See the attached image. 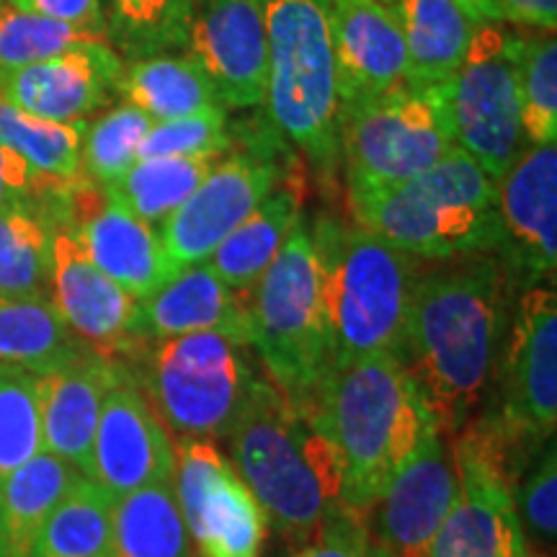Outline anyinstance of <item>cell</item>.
<instances>
[{"label":"cell","mask_w":557,"mask_h":557,"mask_svg":"<svg viewBox=\"0 0 557 557\" xmlns=\"http://www.w3.org/2000/svg\"><path fill=\"white\" fill-rule=\"evenodd\" d=\"M248 348L214 331L186 333L152 341L129 369L165 431L218 442L230 436L261 377Z\"/></svg>","instance_id":"8"},{"label":"cell","mask_w":557,"mask_h":557,"mask_svg":"<svg viewBox=\"0 0 557 557\" xmlns=\"http://www.w3.org/2000/svg\"><path fill=\"white\" fill-rule=\"evenodd\" d=\"M451 148L449 81L403 78L372 101L341 114L348 199L395 189L431 169Z\"/></svg>","instance_id":"9"},{"label":"cell","mask_w":557,"mask_h":557,"mask_svg":"<svg viewBox=\"0 0 557 557\" xmlns=\"http://www.w3.org/2000/svg\"><path fill=\"white\" fill-rule=\"evenodd\" d=\"M527 557H555V555H545V553H534V549H529Z\"/></svg>","instance_id":"47"},{"label":"cell","mask_w":557,"mask_h":557,"mask_svg":"<svg viewBox=\"0 0 557 557\" xmlns=\"http://www.w3.org/2000/svg\"><path fill=\"white\" fill-rule=\"evenodd\" d=\"M88 478L114 500L148 485L173 483V442L129 364L103 398Z\"/></svg>","instance_id":"19"},{"label":"cell","mask_w":557,"mask_h":557,"mask_svg":"<svg viewBox=\"0 0 557 557\" xmlns=\"http://www.w3.org/2000/svg\"><path fill=\"white\" fill-rule=\"evenodd\" d=\"M233 148L225 107H212L197 114L169 122H152L139 145L137 160L148 158H222Z\"/></svg>","instance_id":"40"},{"label":"cell","mask_w":557,"mask_h":557,"mask_svg":"<svg viewBox=\"0 0 557 557\" xmlns=\"http://www.w3.org/2000/svg\"><path fill=\"white\" fill-rule=\"evenodd\" d=\"M67 189L73 186H58L41 178L24 158L0 145V209L21 197H47V194H62Z\"/></svg>","instance_id":"44"},{"label":"cell","mask_w":557,"mask_h":557,"mask_svg":"<svg viewBox=\"0 0 557 557\" xmlns=\"http://www.w3.org/2000/svg\"><path fill=\"white\" fill-rule=\"evenodd\" d=\"M380 3H387L389 5V3H395V0H380Z\"/></svg>","instance_id":"48"},{"label":"cell","mask_w":557,"mask_h":557,"mask_svg":"<svg viewBox=\"0 0 557 557\" xmlns=\"http://www.w3.org/2000/svg\"><path fill=\"white\" fill-rule=\"evenodd\" d=\"M341 114L372 101L408 75L398 18L380 0H331Z\"/></svg>","instance_id":"21"},{"label":"cell","mask_w":557,"mask_h":557,"mask_svg":"<svg viewBox=\"0 0 557 557\" xmlns=\"http://www.w3.org/2000/svg\"><path fill=\"white\" fill-rule=\"evenodd\" d=\"M184 52L218 90L222 107H261L269 78L263 0H194Z\"/></svg>","instance_id":"18"},{"label":"cell","mask_w":557,"mask_h":557,"mask_svg":"<svg viewBox=\"0 0 557 557\" xmlns=\"http://www.w3.org/2000/svg\"><path fill=\"white\" fill-rule=\"evenodd\" d=\"M504 240L496 256L517 289L555 284L557 269V143L521 148L496 181Z\"/></svg>","instance_id":"17"},{"label":"cell","mask_w":557,"mask_h":557,"mask_svg":"<svg viewBox=\"0 0 557 557\" xmlns=\"http://www.w3.org/2000/svg\"><path fill=\"white\" fill-rule=\"evenodd\" d=\"M107 41L129 60L184 50L194 0H107Z\"/></svg>","instance_id":"35"},{"label":"cell","mask_w":557,"mask_h":557,"mask_svg":"<svg viewBox=\"0 0 557 557\" xmlns=\"http://www.w3.org/2000/svg\"><path fill=\"white\" fill-rule=\"evenodd\" d=\"M218 160L220 158L137 160L124 176L101 189L135 218L150 222V225H163L197 191V186Z\"/></svg>","instance_id":"33"},{"label":"cell","mask_w":557,"mask_h":557,"mask_svg":"<svg viewBox=\"0 0 557 557\" xmlns=\"http://www.w3.org/2000/svg\"><path fill=\"white\" fill-rule=\"evenodd\" d=\"M354 222L413 259L493 253L504 240L498 186L462 148L395 189L348 199Z\"/></svg>","instance_id":"4"},{"label":"cell","mask_w":557,"mask_h":557,"mask_svg":"<svg viewBox=\"0 0 557 557\" xmlns=\"http://www.w3.org/2000/svg\"><path fill=\"white\" fill-rule=\"evenodd\" d=\"M50 299L65 325L96 354L135 361L145 341L139 336V299L109 278L52 214Z\"/></svg>","instance_id":"14"},{"label":"cell","mask_w":557,"mask_h":557,"mask_svg":"<svg viewBox=\"0 0 557 557\" xmlns=\"http://www.w3.org/2000/svg\"><path fill=\"white\" fill-rule=\"evenodd\" d=\"M455 470L457 496L429 557H527L529 547L513 508V485L470 459L455 457Z\"/></svg>","instance_id":"23"},{"label":"cell","mask_w":557,"mask_h":557,"mask_svg":"<svg viewBox=\"0 0 557 557\" xmlns=\"http://www.w3.org/2000/svg\"><path fill=\"white\" fill-rule=\"evenodd\" d=\"M263 16L269 120L320 173H333L341 160V101L331 0H263Z\"/></svg>","instance_id":"6"},{"label":"cell","mask_w":557,"mask_h":557,"mask_svg":"<svg viewBox=\"0 0 557 557\" xmlns=\"http://www.w3.org/2000/svg\"><path fill=\"white\" fill-rule=\"evenodd\" d=\"M312 403L338 451L344 506L359 517L438 429L398 357L333 364Z\"/></svg>","instance_id":"3"},{"label":"cell","mask_w":557,"mask_h":557,"mask_svg":"<svg viewBox=\"0 0 557 557\" xmlns=\"http://www.w3.org/2000/svg\"><path fill=\"white\" fill-rule=\"evenodd\" d=\"M521 37L498 21H483L472 32L462 65L449 78V116L455 145L491 178H500L521 143L519 101Z\"/></svg>","instance_id":"10"},{"label":"cell","mask_w":557,"mask_h":557,"mask_svg":"<svg viewBox=\"0 0 557 557\" xmlns=\"http://www.w3.org/2000/svg\"><path fill=\"white\" fill-rule=\"evenodd\" d=\"M513 289L504 261L487 253L416 274L400 361L444 436L470 421L496 374Z\"/></svg>","instance_id":"1"},{"label":"cell","mask_w":557,"mask_h":557,"mask_svg":"<svg viewBox=\"0 0 557 557\" xmlns=\"http://www.w3.org/2000/svg\"><path fill=\"white\" fill-rule=\"evenodd\" d=\"M152 127L150 116L135 107L109 109L90 127L81 145V171L96 186H109L137 163L139 145Z\"/></svg>","instance_id":"36"},{"label":"cell","mask_w":557,"mask_h":557,"mask_svg":"<svg viewBox=\"0 0 557 557\" xmlns=\"http://www.w3.org/2000/svg\"><path fill=\"white\" fill-rule=\"evenodd\" d=\"M116 94L152 122H169L197 111L222 107L218 90L189 58L156 54L122 65Z\"/></svg>","instance_id":"28"},{"label":"cell","mask_w":557,"mask_h":557,"mask_svg":"<svg viewBox=\"0 0 557 557\" xmlns=\"http://www.w3.org/2000/svg\"><path fill=\"white\" fill-rule=\"evenodd\" d=\"M457 3L462 5L465 13H468L475 24H483V21H498L496 0H457Z\"/></svg>","instance_id":"46"},{"label":"cell","mask_w":557,"mask_h":557,"mask_svg":"<svg viewBox=\"0 0 557 557\" xmlns=\"http://www.w3.org/2000/svg\"><path fill=\"white\" fill-rule=\"evenodd\" d=\"M513 508L527 547L534 553L555 555L557 542V455L555 438L540 451L513 487Z\"/></svg>","instance_id":"41"},{"label":"cell","mask_w":557,"mask_h":557,"mask_svg":"<svg viewBox=\"0 0 557 557\" xmlns=\"http://www.w3.org/2000/svg\"><path fill=\"white\" fill-rule=\"evenodd\" d=\"M86 41L103 39L37 13L18 11L11 3H0V73L50 60Z\"/></svg>","instance_id":"39"},{"label":"cell","mask_w":557,"mask_h":557,"mask_svg":"<svg viewBox=\"0 0 557 557\" xmlns=\"http://www.w3.org/2000/svg\"><path fill=\"white\" fill-rule=\"evenodd\" d=\"M498 21L555 34L557 0H496Z\"/></svg>","instance_id":"45"},{"label":"cell","mask_w":557,"mask_h":557,"mask_svg":"<svg viewBox=\"0 0 557 557\" xmlns=\"http://www.w3.org/2000/svg\"><path fill=\"white\" fill-rule=\"evenodd\" d=\"M173 493L201 555H259L267 513L214 442L178 438L173 444Z\"/></svg>","instance_id":"11"},{"label":"cell","mask_w":557,"mask_h":557,"mask_svg":"<svg viewBox=\"0 0 557 557\" xmlns=\"http://www.w3.org/2000/svg\"><path fill=\"white\" fill-rule=\"evenodd\" d=\"M0 3H5V0H0Z\"/></svg>","instance_id":"49"},{"label":"cell","mask_w":557,"mask_h":557,"mask_svg":"<svg viewBox=\"0 0 557 557\" xmlns=\"http://www.w3.org/2000/svg\"><path fill=\"white\" fill-rule=\"evenodd\" d=\"M227 442L235 472L289 540L310 542L344 508L341 459L315 403L292 400L267 374L256 380Z\"/></svg>","instance_id":"2"},{"label":"cell","mask_w":557,"mask_h":557,"mask_svg":"<svg viewBox=\"0 0 557 557\" xmlns=\"http://www.w3.org/2000/svg\"><path fill=\"white\" fill-rule=\"evenodd\" d=\"M278 176L276 160L259 150H238L218 160L197 191L160 225V243L176 271L205 263L276 189Z\"/></svg>","instance_id":"13"},{"label":"cell","mask_w":557,"mask_h":557,"mask_svg":"<svg viewBox=\"0 0 557 557\" xmlns=\"http://www.w3.org/2000/svg\"><path fill=\"white\" fill-rule=\"evenodd\" d=\"M408 52V81L444 83L457 73L468 52L475 21L457 0H395Z\"/></svg>","instance_id":"26"},{"label":"cell","mask_w":557,"mask_h":557,"mask_svg":"<svg viewBox=\"0 0 557 557\" xmlns=\"http://www.w3.org/2000/svg\"><path fill=\"white\" fill-rule=\"evenodd\" d=\"M250 292V348L267 377L292 400H315L336 359L315 248L302 220Z\"/></svg>","instance_id":"7"},{"label":"cell","mask_w":557,"mask_h":557,"mask_svg":"<svg viewBox=\"0 0 557 557\" xmlns=\"http://www.w3.org/2000/svg\"><path fill=\"white\" fill-rule=\"evenodd\" d=\"M521 135L532 145L557 143V41L555 34L521 37Z\"/></svg>","instance_id":"37"},{"label":"cell","mask_w":557,"mask_h":557,"mask_svg":"<svg viewBox=\"0 0 557 557\" xmlns=\"http://www.w3.org/2000/svg\"><path fill=\"white\" fill-rule=\"evenodd\" d=\"M34 557H116L114 498L81 478L47 517Z\"/></svg>","instance_id":"32"},{"label":"cell","mask_w":557,"mask_h":557,"mask_svg":"<svg viewBox=\"0 0 557 557\" xmlns=\"http://www.w3.org/2000/svg\"><path fill=\"white\" fill-rule=\"evenodd\" d=\"M297 557H374L359 513L338 508L320 524Z\"/></svg>","instance_id":"42"},{"label":"cell","mask_w":557,"mask_h":557,"mask_svg":"<svg viewBox=\"0 0 557 557\" xmlns=\"http://www.w3.org/2000/svg\"><path fill=\"white\" fill-rule=\"evenodd\" d=\"M248 295H240L209 263H194L173 274L163 287L139 299V336L145 344L214 331L250 346Z\"/></svg>","instance_id":"24"},{"label":"cell","mask_w":557,"mask_h":557,"mask_svg":"<svg viewBox=\"0 0 557 557\" xmlns=\"http://www.w3.org/2000/svg\"><path fill=\"white\" fill-rule=\"evenodd\" d=\"M124 367H127V361L101 357L86 346L65 364L37 374L45 451L65 459L86 478L103 398L120 380Z\"/></svg>","instance_id":"22"},{"label":"cell","mask_w":557,"mask_h":557,"mask_svg":"<svg viewBox=\"0 0 557 557\" xmlns=\"http://www.w3.org/2000/svg\"><path fill=\"white\" fill-rule=\"evenodd\" d=\"M457 496L449 436L431 431L387 491L361 513L374 557H429Z\"/></svg>","instance_id":"15"},{"label":"cell","mask_w":557,"mask_h":557,"mask_svg":"<svg viewBox=\"0 0 557 557\" xmlns=\"http://www.w3.org/2000/svg\"><path fill=\"white\" fill-rule=\"evenodd\" d=\"M88 122H52L0 99V145L16 152L41 178L58 186L83 181L81 145Z\"/></svg>","instance_id":"34"},{"label":"cell","mask_w":557,"mask_h":557,"mask_svg":"<svg viewBox=\"0 0 557 557\" xmlns=\"http://www.w3.org/2000/svg\"><path fill=\"white\" fill-rule=\"evenodd\" d=\"M83 348L47 295L0 297V364L45 374Z\"/></svg>","instance_id":"30"},{"label":"cell","mask_w":557,"mask_h":557,"mask_svg":"<svg viewBox=\"0 0 557 557\" xmlns=\"http://www.w3.org/2000/svg\"><path fill=\"white\" fill-rule=\"evenodd\" d=\"M81 478L65 459L39 451L0 480V557H34L47 517Z\"/></svg>","instance_id":"25"},{"label":"cell","mask_w":557,"mask_h":557,"mask_svg":"<svg viewBox=\"0 0 557 557\" xmlns=\"http://www.w3.org/2000/svg\"><path fill=\"white\" fill-rule=\"evenodd\" d=\"M333 338V364L403 357L413 256L369 230L320 218L310 230Z\"/></svg>","instance_id":"5"},{"label":"cell","mask_w":557,"mask_h":557,"mask_svg":"<svg viewBox=\"0 0 557 557\" xmlns=\"http://www.w3.org/2000/svg\"><path fill=\"white\" fill-rule=\"evenodd\" d=\"M52 214L70 227L83 253L132 297L145 299L176 274L158 230L88 178L62 194Z\"/></svg>","instance_id":"16"},{"label":"cell","mask_w":557,"mask_h":557,"mask_svg":"<svg viewBox=\"0 0 557 557\" xmlns=\"http://www.w3.org/2000/svg\"><path fill=\"white\" fill-rule=\"evenodd\" d=\"M13 9L60 21L107 41V18L101 0H11Z\"/></svg>","instance_id":"43"},{"label":"cell","mask_w":557,"mask_h":557,"mask_svg":"<svg viewBox=\"0 0 557 557\" xmlns=\"http://www.w3.org/2000/svg\"><path fill=\"white\" fill-rule=\"evenodd\" d=\"M122 60L107 41H86L34 65L0 73V99L52 122H86L109 101Z\"/></svg>","instance_id":"20"},{"label":"cell","mask_w":557,"mask_h":557,"mask_svg":"<svg viewBox=\"0 0 557 557\" xmlns=\"http://www.w3.org/2000/svg\"><path fill=\"white\" fill-rule=\"evenodd\" d=\"M50 197H21L0 209V297H50Z\"/></svg>","instance_id":"29"},{"label":"cell","mask_w":557,"mask_h":557,"mask_svg":"<svg viewBox=\"0 0 557 557\" xmlns=\"http://www.w3.org/2000/svg\"><path fill=\"white\" fill-rule=\"evenodd\" d=\"M496 413L511 429L547 444L557 426V295L555 284L519 292L504 336Z\"/></svg>","instance_id":"12"},{"label":"cell","mask_w":557,"mask_h":557,"mask_svg":"<svg viewBox=\"0 0 557 557\" xmlns=\"http://www.w3.org/2000/svg\"><path fill=\"white\" fill-rule=\"evenodd\" d=\"M116 557H197L173 483L148 485L114 500Z\"/></svg>","instance_id":"31"},{"label":"cell","mask_w":557,"mask_h":557,"mask_svg":"<svg viewBox=\"0 0 557 557\" xmlns=\"http://www.w3.org/2000/svg\"><path fill=\"white\" fill-rule=\"evenodd\" d=\"M45 451L37 374L0 364V480Z\"/></svg>","instance_id":"38"},{"label":"cell","mask_w":557,"mask_h":557,"mask_svg":"<svg viewBox=\"0 0 557 557\" xmlns=\"http://www.w3.org/2000/svg\"><path fill=\"white\" fill-rule=\"evenodd\" d=\"M299 212L302 201L295 189L289 186L274 189L220 243V248L209 256V267L218 271L227 287L250 295L263 271L287 243L292 227L299 222Z\"/></svg>","instance_id":"27"}]
</instances>
